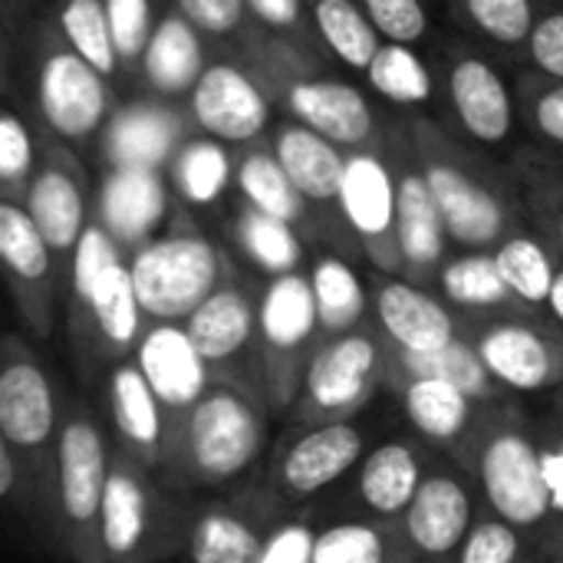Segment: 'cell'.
I'll use <instances>...</instances> for the list:
<instances>
[{"label":"cell","mask_w":563,"mask_h":563,"mask_svg":"<svg viewBox=\"0 0 563 563\" xmlns=\"http://www.w3.org/2000/svg\"><path fill=\"white\" fill-rule=\"evenodd\" d=\"M0 76L3 96L16 99L46 135L76 152L96 148L102 125L122 102L119 86L69 46L43 7L16 43L0 53Z\"/></svg>","instance_id":"1"},{"label":"cell","mask_w":563,"mask_h":563,"mask_svg":"<svg viewBox=\"0 0 563 563\" xmlns=\"http://www.w3.org/2000/svg\"><path fill=\"white\" fill-rule=\"evenodd\" d=\"M402 119L442 208L452 247L495 251L508 234L528 224L508 158L459 139L435 115L419 112Z\"/></svg>","instance_id":"2"},{"label":"cell","mask_w":563,"mask_h":563,"mask_svg":"<svg viewBox=\"0 0 563 563\" xmlns=\"http://www.w3.org/2000/svg\"><path fill=\"white\" fill-rule=\"evenodd\" d=\"M234 56H241L261 76L277 112L287 119L310 125L346 152L386 142L396 112H386L366 86L343 79V73L333 69L330 53L264 33L257 26Z\"/></svg>","instance_id":"3"},{"label":"cell","mask_w":563,"mask_h":563,"mask_svg":"<svg viewBox=\"0 0 563 563\" xmlns=\"http://www.w3.org/2000/svg\"><path fill=\"white\" fill-rule=\"evenodd\" d=\"M455 462L472 475L492 515L508 521L531 551L563 563V521L544 475L538 426L518 399L492 406Z\"/></svg>","instance_id":"4"},{"label":"cell","mask_w":563,"mask_h":563,"mask_svg":"<svg viewBox=\"0 0 563 563\" xmlns=\"http://www.w3.org/2000/svg\"><path fill=\"white\" fill-rule=\"evenodd\" d=\"M63 327L82 389L96 393L102 379L135 356L148 317L139 303L129 254L92 221L69 261Z\"/></svg>","instance_id":"5"},{"label":"cell","mask_w":563,"mask_h":563,"mask_svg":"<svg viewBox=\"0 0 563 563\" xmlns=\"http://www.w3.org/2000/svg\"><path fill=\"white\" fill-rule=\"evenodd\" d=\"M267 409L238 386L211 383L208 393L172 426L162 482L185 498L234 488L261 468L267 452Z\"/></svg>","instance_id":"6"},{"label":"cell","mask_w":563,"mask_h":563,"mask_svg":"<svg viewBox=\"0 0 563 563\" xmlns=\"http://www.w3.org/2000/svg\"><path fill=\"white\" fill-rule=\"evenodd\" d=\"M429 56L439 76L435 119L459 139L508 158L521 142V115L515 96V76L505 73L501 56L485 49L478 40L439 33L429 43Z\"/></svg>","instance_id":"7"},{"label":"cell","mask_w":563,"mask_h":563,"mask_svg":"<svg viewBox=\"0 0 563 563\" xmlns=\"http://www.w3.org/2000/svg\"><path fill=\"white\" fill-rule=\"evenodd\" d=\"M195 501L162 482L158 472L112 442V472L102 505L106 563H165L185 558Z\"/></svg>","instance_id":"8"},{"label":"cell","mask_w":563,"mask_h":563,"mask_svg":"<svg viewBox=\"0 0 563 563\" xmlns=\"http://www.w3.org/2000/svg\"><path fill=\"white\" fill-rule=\"evenodd\" d=\"M234 267L228 247L181 205L158 238L129 254L132 284L148 323H185Z\"/></svg>","instance_id":"9"},{"label":"cell","mask_w":563,"mask_h":563,"mask_svg":"<svg viewBox=\"0 0 563 563\" xmlns=\"http://www.w3.org/2000/svg\"><path fill=\"white\" fill-rule=\"evenodd\" d=\"M112 472V432L86 396L69 393L56 449V508L66 563H106L102 505Z\"/></svg>","instance_id":"10"},{"label":"cell","mask_w":563,"mask_h":563,"mask_svg":"<svg viewBox=\"0 0 563 563\" xmlns=\"http://www.w3.org/2000/svg\"><path fill=\"white\" fill-rule=\"evenodd\" d=\"M69 389L46 369L30 340L10 330L0 343V439L16 449L56 498V449Z\"/></svg>","instance_id":"11"},{"label":"cell","mask_w":563,"mask_h":563,"mask_svg":"<svg viewBox=\"0 0 563 563\" xmlns=\"http://www.w3.org/2000/svg\"><path fill=\"white\" fill-rule=\"evenodd\" d=\"M323 327L310 287V274L290 271L261 284L257 346L264 369V406L271 416L290 412L303 386L307 366L323 346Z\"/></svg>","instance_id":"12"},{"label":"cell","mask_w":563,"mask_h":563,"mask_svg":"<svg viewBox=\"0 0 563 563\" xmlns=\"http://www.w3.org/2000/svg\"><path fill=\"white\" fill-rule=\"evenodd\" d=\"M379 429L369 412L343 422H290L267 459L264 478L287 508H303L353 475L363 455L383 439Z\"/></svg>","instance_id":"13"},{"label":"cell","mask_w":563,"mask_h":563,"mask_svg":"<svg viewBox=\"0 0 563 563\" xmlns=\"http://www.w3.org/2000/svg\"><path fill=\"white\" fill-rule=\"evenodd\" d=\"M386 369V340L376 323L323 340L317 356L307 366L297 402L287 412V422H343L369 412L383 393Z\"/></svg>","instance_id":"14"},{"label":"cell","mask_w":563,"mask_h":563,"mask_svg":"<svg viewBox=\"0 0 563 563\" xmlns=\"http://www.w3.org/2000/svg\"><path fill=\"white\" fill-rule=\"evenodd\" d=\"M261 284L264 277L254 271L234 267V274L185 320V330L208 363L214 383L238 386L264 406V369L257 346Z\"/></svg>","instance_id":"15"},{"label":"cell","mask_w":563,"mask_h":563,"mask_svg":"<svg viewBox=\"0 0 563 563\" xmlns=\"http://www.w3.org/2000/svg\"><path fill=\"white\" fill-rule=\"evenodd\" d=\"M267 485L264 468L238 482L228 492L205 495L195 501L188 563H261L267 534L290 515Z\"/></svg>","instance_id":"16"},{"label":"cell","mask_w":563,"mask_h":563,"mask_svg":"<svg viewBox=\"0 0 563 563\" xmlns=\"http://www.w3.org/2000/svg\"><path fill=\"white\" fill-rule=\"evenodd\" d=\"M383 148L396 178V234L402 254V277L432 290L439 267L455 247L402 115H393Z\"/></svg>","instance_id":"17"},{"label":"cell","mask_w":563,"mask_h":563,"mask_svg":"<svg viewBox=\"0 0 563 563\" xmlns=\"http://www.w3.org/2000/svg\"><path fill=\"white\" fill-rule=\"evenodd\" d=\"M495 383L511 396H541L563 386V323L551 313L465 323Z\"/></svg>","instance_id":"18"},{"label":"cell","mask_w":563,"mask_h":563,"mask_svg":"<svg viewBox=\"0 0 563 563\" xmlns=\"http://www.w3.org/2000/svg\"><path fill=\"white\" fill-rule=\"evenodd\" d=\"M0 267L20 327L49 340L66 303V274L23 205L0 198Z\"/></svg>","instance_id":"19"},{"label":"cell","mask_w":563,"mask_h":563,"mask_svg":"<svg viewBox=\"0 0 563 563\" xmlns=\"http://www.w3.org/2000/svg\"><path fill=\"white\" fill-rule=\"evenodd\" d=\"M198 132L244 148L264 142L274 129V99L261 76L231 53H211L208 69L185 99Z\"/></svg>","instance_id":"20"},{"label":"cell","mask_w":563,"mask_h":563,"mask_svg":"<svg viewBox=\"0 0 563 563\" xmlns=\"http://www.w3.org/2000/svg\"><path fill=\"white\" fill-rule=\"evenodd\" d=\"M482 511L485 505L472 475L439 452L402 515V531L416 563H455Z\"/></svg>","instance_id":"21"},{"label":"cell","mask_w":563,"mask_h":563,"mask_svg":"<svg viewBox=\"0 0 563 563\" xmlns=\"http://www.w3.org/2000/svg\"><path fill=\"white\" fill-rule=\"evenodd\" d=\"M92 198L96 188L89 185L79 152L43 132V158L30 181L23 208L40 228V234L46 238L66 277H69V261L86 228L92 224Z\"/></svg>","instance_id":"22"},{"label":"cell","mask_w":563,"mask_h":563,"mask_svg":"<svg viewBox=\"0 0 563 563\" xmlns=\"http://www.w3.org/2000/svg\"><path fill=\"white\" fill-rule=\"evenodd\" d=\"M343 221L373 271L402 277V254L396 234V178L383 145L346 152L340 185Z\"/></svg>","instance_id":"23"},{"label":"cell","mask_w":563,"mask_h":563,"mask_svg":"<svg viewBox=\"0 0 563 563\" xmlns=\"http://www.w3.org/2000/svg\"><path fill=\"white\" fill-rule=\"evenodd\" d=\"M195 132L188 102L135 92L112 109L92 155L99 168H168L181 142Z\"/></svg>","instance_id":"24"},{"label":"cell","mask_w":563,"mask_h":563,"mask_svg":"<svg viewBox=\"0 0 563 563\" xmlns=\"http://www.w3.org/2000/svg\"><path fill=\"white\" fill-rule=\"evenodd\" d=\"M178 211L165 168H99L92 221L125 251H139L158 238Z\"/></svg>","instance_id":"25"},{"label":"cell","mask_w":563,"mask_h":563,"mask_svg":"<svg viewBox=\"0 0 563 563\" xmlns=\"http://www.w3.org/2000/svg\"><path fill=\"white\" fill-rule=\"evenodd\" d=\"M435 455L439 452L426 445L416 432L383 435L346 478V515L402 521Z\"/></svg>","instance_id":"26"},{"label":"cell","mask_w":563,"mask_h":563,"mask_svg":"<svg viewBox=\"0 0 563 563\" xmlns=\"http://www.w3.org/2000/svg\"><path fill=\"white\" fill-rule=\"evenodd\" d=\"M373 323L396 350L432 353L465 336V320L429 287L369 267Z\"/></svg>","instance_id":"27"},{"label":"cell","mask_w":563,"mask_h":563,"mask_svg":"<svg viewBox=\"0 0 563 563\" xmlns=\"http://www.w3.org/2000/svg\"><path fill=\"white\" fill-rule=\"evenodd\" d=\"M96 393L112 442L132 459H139L142 465H148L152 472H162L165 449L172 439V416L165 412L162 399L148 386L135 356L122 360Z\"/></svg>","instance_id":"28"},{"label":"cell","mask_w":563,"mask_h":563,"mask_svg":"<svg viewBox=\"0 0 563 563\" xmlns=\"http://www.w3.org/2000/svg\"><path fill=\"white\" fill-rule=\"evenodd\" d=\"M383 393L399 402L409 429L449 459H459L465 452L468 439L492 409V402H482L445 379H393L383 386Z\"/></svg>","instance_id":"29"},{"label":"cell","mask_w":563,"mask_h":563,"mask_svg":"<svg viewBox=\"0 0 563 563\" xmlns=\"http://www.w3.org/2000/svg\"><path fill=\"white\" fill-rule=\"evenodd\" d=\"M267 142H271L274 155L280 158L284 172L290 175V181L297 185V191L360 251V244L353 241V234L343 221V211H340V185H343V172H346V148H340L327 135H320L310 125L287 119V115L271 129Z\"/></svg>","instance_id":"30"},{"label":"cell","mask_w":563,"mask_h":563,"mask_svg":"<svg viewBox=\"0 0 563 563\" xmlns=\"http://www.w3.org/2000/svg\"><path fill=\"white\" fill-rule=\"evenodd\" d=\"M135 363L145 373L148 386L162 399L172 426L208 393L214 383L208 363L191 343L185 323H148L135 350Z\"/></svg>","instance_id":"31"},{"label":"cell","mask_w":563,"mask_h":563,"mask_svg":"<svg viewBox=\"0 0 563 563\" xmlns=\"http://www.w3.org/2000/svg\"><path fill=\"white\" fill-rule=\"evenodd\" d=\"M208 63H211L208 40L172 3V10L158 20V26L152 30L145 43L135 86L139 92L185 102L191 89L198 86L201 73L208 69Z\"/></svg>","instance_id":"32"},{"label":"cell","mask_w":563,"mask_h":563,"mask_svg":"<svg viewBox=\"0 0 563 563\" xmlns=\"http://www.w3.org/2000/svg\"><path fill=\"white\" fill-rule=\"evenodd\" d=\"M465 323H482L495 317L531 313L508 287L495 251H462L455 247L439 267L432 287Z\"/></svg>","instance_id":"33"},{"label":"cell","mask_w":563,"mask_h":563,"mask_svg":"<svg viewBox=\"0 0 563 563\" xmlns=\"http://www.w3.org/2000/svg\"><path fill=\"white\" fill-rule=\"evenodd\" d=\"M221 234H224V244L241 257V264L264 280L290 274V271H303L310 261V244L294 224L241 198L228 208Z\"/></svg>","instance_id":"34"},{"label":"cell","mask_w":563,"mask_h":563,"mask_svg":"<svg viewBox=\"0 0 563 563\" xmlns=\"http://www.w3.org/2000/svg\"><path fill=\"white\" fill-rule=\"evenodd\" d=\"M363 86L396 115H435L439 109V76L429 46L383 40L363 73Z\"/></svg>","instance_id":"35"},{"label":"cell","mask_w":563,"mask_h":563,"mask_svg":"<svg viewBox=\"0 0 563 563\" xmlns=\"http://www.w3.org/2000/svg\"><path fill=\"white\" fill-rule=\"evenodd\" d=\"M317 313L323 336H343L353 330H363L373 323V290L369 277L356 271V261L330 251V247H313L307 261Z\"/></svg>","instance_id":"36"},{"label":"cell","mask_w":563,"mask_h":563,"mask_svg":"<svg viewBox=\"0 0 563 563\" xmlns=\"http://www.w3.org/2000/svg\"><path fill=\"white\" fill-rule=\"evenodd\" d=\"M393 379H445V383H455L465 393H472L475 399L492 402V406L518 399L495 383V376L488 373L485 360L478 356V350L468 336H459L455 343L432 350V353H409V350H396L386 343L383 386Z\"/></svg>","instance_id":"37"},{"label":"cell","mask_w":563,"mask_h":563,"mask_svg":"<svg viewBox=\"0 0 563 563\" xmlns=\"http://www.w3.org/2000/svg\"><path fill=\"white\" fill-rule=\"evenodd\" d=\"M165 172H168L175 201L181 208L211 211L228 198V191H234L238 148L205 132H195L181 142V148L175 152Z\"/></svg>","instance_id":"38"},{"label":"cell","mask_w":563,"mask_h":563,"mask_svg":"<svg viewBox=\"0 0 563 563\" xmlns=\"http://www.w3.org/2000/svg\"><path fill=\"white\" fill-rule=\"evenodd\" d=\"M554 0H449L459 30L478 40L495 56L528 59L531 33Z\"/></svg>","instance_id":"39"},{"label":"cell","mask_w":563,"mask_h":563,"mask_svg":"<svg viewBox=\"0 0 563 563\" xmlns=\"http://www.w3.org/2000/svg\"><path fill=\"white\" fill-rule=\"evenodd\" d=\"M313 563H416L402 521L336 515L317 541Z\"/></svg>","instance_id":"40"},{"label":"cell","mask_w":563,"mask_h":563,"mask_svg":"<svg viewBox=\"0 0 563 563\" xmlns=\"http://www.w3.org/2000/svg\"><path fill=\"white\" fill-rule=\"evenodd\" d=\"M495 257L515 297L531 313H548V300L563 267L561 251L534 224H525L495 247Z\"/></svg>","instance_id":"41"},{"label":"cell","mask_w":563,"mask_h":563,"mask_svg":"<svg viewBox=\"0 0 563 563\" xmlns=\"http://www.w3.org/2000/svg\"><path fill=\"white\" fill-rule=\"evenodd\" d=\"M307 7H310L323 49L340 66L363 76L383 46V36L366 16L363 3L360 0H307Z\"/></svg>","instance_id":"42"},{"label":"cell","mask_w":563,"mask_h":563,"mask_svg":"<svg viewBox=\"0 0 563 563\" xmlns=\"http://www.w3.org/2000/svg\"><path fill=\"white\" fill-rule=\"evenodd\" d=\"M43 10L56 20L69 46L82 53L109 82L115 86L125 82L115 36H112L109 0H43Z\"/></svg>","instance_id":"43"},{"label":"cell","mask_w":563,"mask_h":563,"mask_svg":"<svg viewBox=\"0 0 563 563\" xmlns=\"http://www.w3.org/2000/svg\"><path fill=\"white\" fill-rule=\"evenodd\" d=\"M40 158H43V129L16 99L3 96V115H0V198L3 201L13 205L26 201Z\"/></svg>","instance_id":"44"},{"label":"cell","mask_w":563,"mask_h":563,"mask_svg":"<svg viewBox=\"0 0 563 563\" xmlns=\"http://www.w3.org/2000/svg\"><path fill=\"white\" fill-rule=\"evenodd\" d=\"M515 96L525 142L563 152V79H551L525 66L515 73Z\"/></svg>","instance_id":"45"},{"label":"cell","mask_w":563,"mask_h":563,"mask_svg":"<svg viewBox=\"0 0 563 563\" xmlns=\"http://www.w3.org/2000/svg\"><path fill=\"white\" fill-rule=\"evenodd\" d=\"M175 10L208 40L211 53H241L257 23L244 0H172Z\"/></svg>","instance_id":"46"},{"label":"cell","mask_w":563,"mask_h":563,"mask_svg":"<svg viewBox=\"0 0 563 563\" xmlns=\"http://www.w3.org/2000/svg\"><path fill=\"white\" fill-rule=\"evenodd\" d=\"M168 10H172V0H109L112 36H115V49H119L125 82L135 86L145 43Z\"/></svg>","instance_id":"47"},{"label":"cell","mask_w":563,"mask_h":563,"mask_svg":"<svg viewBox=\"0 0 563 563\" xmlns=\"http://www.w3.org/2000/svg\"><path fill=\"white\" fill-rule=\"evenodd\" d=\"M336 518L333 508H294L271 534H267V544H264V554L261 563H313L317 554V541H320V531L327 528V521Z\"/></svg>","instance_id":"48"},{"label":"cell","mask_w":563,"mask_h":563,"mask_svg":"<svg viewBox=\"0 0 563 563\" xmlns=\"http://www.w3.org/2000/svg\"><path fill=\"white\" fill-rule=\"evenodd\" d=\"M508 162L515 168L521 201H548L563 208V152L521 142L508 155Z\"/></svg>","instance_id":"49"},{"label":"cell","mask_w":563,"mask_h":563,"mask_svg":"<svg viewBox=\"0 0 563 563\" xmlns=\"http://www.w3.org/2000/svg\"><path fill=\"white\" fill-rule=\"evenodd\" d=\"M528 551H531L528 541L508 521H501L498 515L485 508L472 534L465 538L455 563H521Z\"/></svg>","instance_id":"50"},{"label":"cell","mask_w":563,"mask_h":563,"mask_svg":"<svg viewBox=\"0 0 563 563\" xmlns=\"http://www.w3.org/2000/svg\"><path fill=\"white\" fill-rule=\"evenodd\" d=\"M244 3H247L251 20H254L264 33L294 40V43L310 46V49H323L307 0H244ZM323 53H327V49H323Z\"/></svg>","instance_id":"51"},{"label":"cell","mask_w":563,"mask_h":563,"mask_svg":"<svg viewBox=\"0 0 563 563\" xmlns=\"http://www.w3.org/2000/svg\"><path fill=\"white\" fill-rule=\"evenodd\" d=\"M534 73H544L551 79H563V0L548 3L541 13L531 43H528V59Z\"/></svg>","instance_id":"52"},{"label":"cell","mask_w":563,"mask_h":563,"mask_svg":"<svg viewBox=\"0 0 563 563\" xmlns=\"http://www.w3.org/2000/svg\"><path fill=\"white\" fill-rule=\"evenodd\" d=\"M538 426V442H541V459H544V475L558 505V515L563 521V406H558L551 416L534 419Z\"/></svg>","instance_id":"53"},{"label":"cell","mask_w":563,"mask_h":563,"mask_svg":"<svg viewBox=\"0 0 563 563\" xmlns=\"http://www.w3.org/2000/svg\"><path fill=\"white\" fill-rule=\"evenodd\" d=\"M43 0H0V53L16 43L26 23L40 13Z\"/></svg>","instance_id":"54"},{"label":"cell","mask_w":563,"mask_h":563,"mask_svg":"<svg viewBox=\"0 0 563 563\" xmlns=\"http://www.w3.org/2000/svg\"><path fill=\"white\" fill-rule=\"evenodd\" d=\"M525 218L563 254V208L548 201H525Z\"/></svg>","instance_id":"55"},{"label":"cell","mask_w":563,"mask_h":563,"mask_svg":"<svg viewBox=\"0 0 563 563\" xmlns=\"http://www.w3.org/2000/svg\"><path fill=\"white\" fill-rule=\"evenodd\" d=\"M548 313L563 323V267L561 274H558V284H554V290H551V300H548Z\"/></svg>","instance_id":"56"},{"label":"cell","mask_w":563,"mask_h":563,"mask_svg":"<svg viewBox=\"0 0 563 563\" xmlns=\"http://www.w3.org/2000/svg\"><path fill=\"white\" fill-rule=\"evenodd\" d=\"M521 563H554V561H548L544 554H538V551H528L525 558H521Z\"/></svg>","instance_id":"57"},{"label":"cell","mask_w":563,"mask_h":563,"mask_svg":"<svg viewBox=\"0 0 563 563\" xmlns=\"http://www.w3.org/2000/svg\"><path fill=\"white\" fill-rule=\"evenodd\" d=\"M185 563H188V561H185Z\"/></svg>","instance_id":"58"}]
</instances>
